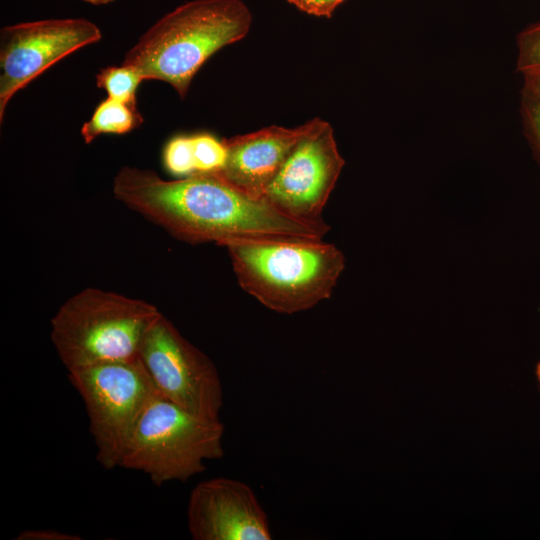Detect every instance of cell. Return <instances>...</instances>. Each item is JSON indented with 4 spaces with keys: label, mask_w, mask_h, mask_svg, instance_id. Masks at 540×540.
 Returning <instances> with one entry per match:
<instances>
[{
    "label": "cell",
    "mask_w": 540,
    "mask_h": 540,
    "mask_svg": "<svg viewBox=\"0 0 540 540\" xmlns=\"http://www.w3.org/2000/svg\"><path fill=\"white\" fill-rule=\"evenodd\" d=\"M192 136L195 173L219 172L226 161V147L223 140L210 133H197Z\"/></svg>",
    "instance_id": "obj_14"
},
{
    "label": "cell",
    "mask_w": 540,
    "mask_h": 540,
    "mask_svg": "<svg viewBox=\"0 0 540 540\" xmlns=\"http://www.w3.org/2000/svg\"><path fill=\"white\" fill-rule=\"evenodd\" d=\"M226 248L240 287L282 314L308 310L330 298L345 257L323 239L242 238Z\"/></svg>",
    "instance_id": "obj_2"
},
{
    "label": "cell",
    "mask_w": 540,
    "mask_h": 540,
    "mask_svg": "<svg viewBox=\"0 0 540 540\" xmlns=\"http://www.w3.org/2000/svg\"><path fill=\"white\" fill-rule=\"evenodd\" d=\"M344 0H297L295 6L310 15L330 17Z\"/></svg>",
    "instance_id": "obj_18"
},
{
    "label": "cell",
    "mask_w": 540,
    "mask_h": 540,
    "mask_svg": "<svg viewBox=\"0 0 540 540\" xmlns=\"http://www.w3.org/2000/svg\"><path fill=\"white\" fill-rule=\"evenodd\" d=\"M187 526L194 540H270L268 517L252 488L217 477L197 484L187 505Z\"/></svg>",
    "instance_id": "obj_10"
},
{
    "label": "cell",
    "mask_w": 540,
    "mask_h": 540,
    "mask_svg": "<svg viewBox=\"0 0 540 540\" xmlns=\"http://www.w3.org/2000/svg\"><path fill=\"white\" fill-rule=\"evenodd\" d=\"M517 46V70L522 74L540 71V21L520 32Z\"/></svg>",
    "instance_id": "obj_16"
},
{
    "label": "cell",
    "mask_w": 540,
    "mask_h": 540,
    "mask_svg": "<svg viewBox=\"0 0 540 540\" xmlns=\"http://www.w3.org/2000/svg\"><path fill=\"white\" fill-rule=\"evenodd\" d=\"M520 113L524 133L540 164V101L522 92Z\"/></svg>",
    "instance_id": "obj_17"
},
{
    "label": "cell",
    "mask_w": 540,
    "mask_h": 540,
    "mask_svg": "<svg viewBox=\"0 0 540 540\" xmlns=\"http://www.w3.org/2000/svg\"><path fill=\"white\" fill-rule=\"evenodd\" d=\"M162 315L141 299L86 288L51 319V341L67 371L139 357L143 339Z\"/></svg>",
    "instance_id": "obj_4"
},
{
    "label": "cell",
    "mask_w": 540,
    "mask_h": 540,
    "mask_svg": "<svg viewBox=\"0 0 540 540\" xmlns=\"http://www.w3.org/2000/svg\"><path fill=\"white\" fill-rule=\"evenodd\" d=\"M115 198L169 234L191 244L242 238L323 239L325 221H302L251 195L217 172L164 180L149 169L124 166Z\"/></svg>",
    "instance_id": "obj_1"
},
{
    "label": "cell",
    "mask_w": 540,
    "mask_h": 540,
    "mask_svg": "<svg viewBox=\"0 0 540 540\" xmlns=\"http://www.w3.org/2000/svg\"><path fill=\"white\" fill-rule=\"evenodd\" d=\"M16 540H81L79 535L67 534L54 529H31L20 532Z\"/></svg>",
    "instance_id": "obj_19"
},
{
    "label": "cell",
    "mask_w": 540,
    "mask_h": 540,
    "mask_svg": "<svg viewBox=\"0 0 540 540\" xmlns=\"http://www.w3.org/2000/svg\"><path fill=\"white\" fill-rule=\"evenodd\" d=\"M99 27L84 18L45 19L5 26L0 32V122L8 102L67 55L99 41Z\"/></svg>",
    "instance_id": "obj_8"
},
{
    "label": "cell",
    "mask_w": 540,
    "mask_h": 540,
    "mask_svg": "<svg viewBox=\"0 0 540 540\" xmlns=\"http://www.w3.org/2000/svg\"><path fill=\"white\" fill-rule=\"evenodd\" d=\"M143 123L137 105L107 97L95 108L91 118L80 130L85 143H91L102 134H125Z\"/></svg>",
    "instance_id": "obj_12"
},
{
    "label": "cell",
    "mask_w": 540,
    "mask_h": 540,
    "mask_svg": "<svg viewBox=\"0 0 540 540\" xmlns=\"http://www.w3.org/2000/svg\"><path fill=\"white\" fill-rule=\"evenodd\" d=\"M344 164L332 126L317 118L314 127L292 150L262 197L293 218L324 221L323 209Z\"/></svg>",
    "instance_id": "obj_9"
},
{
    "label": "cell",
    "mask_w": 540,
    "mask_h": 540,
    "mask_svg": "<svg viewBox=\"0 0 540 540\" xmlns=\"http://www.w3.org/2000/svg\"><path fill=\"white\" fill-rule=\"evenodd\" d=\"M287 1L294 5L297 0H287Z\"/></svg>",
    "instance_id": "obj_23"
},
{
    "label": "cell",
    "mask_w": 540,
    "mask_h": 540,
    "mask_svg": "<svg viewBox=\"0 0 540 540\" xmlns=\"http://www.w3.org/2000/svg\"><path fill=\"white\" fill-rule=\"evenodd\" d=\"M252 14L242 0H193L165 14L126 52L122 64L144 80L171 85L183 99L201 66L244 38Z\"/></svg>",
    "instance_id": "obj_3"
},
{
    "label": "cell",
    "mask_w": 540,
    "mask_h": 540,
    "mask_svg": "<svg viewBox=\"0 0 540 540\" xmlns=\"http://www.w3.org/2000/svg\"><path fill=\"white\" fill-rule=\"evenodd\" d=\"M139 358L159 395L199 417L220 419L223 389L216 366L163 314L146 333Z\"/></svg>",
    "instance_id": "obj_7"
},
{
    "label": "cell",
    "mask_w": 540,
    "mask_h": 540,
    "mask_svg": "<svg viewBox=\"0 0 540 540\" xmlns=\"http://www.w3.org/2000/svg\"><path fill=\"white\" fill-rule=\"evenodd\" d=\"M89 418L90 433L101 466H119L134 429L156 393L150 375L138 357L100 363L68 372Z\"/></svg>",
    "instance_id": "obj_6"
},
{
    "label": "cell",
    "mask_w": 540,
    "mask_h": 540,
    "mask_svg": "<svg viewBox=\"0 0 540 540\" xmlns=\"http://www.w3.org/2000/svg\"><path fill=\"white\" fill-rule=\"evenodd\" d=\"M524 75L522 92L540 101V71H534Z\"/></svg>",
    "instance_id": "obj_20"
},
{
    "label": "cell",
    "mask_w": 540,
    "mask_h": 540,
    "mask_svg": "<svg viewBox=\"0 0 540 540\" xmlns=\"http://www.w3.org/2000/svg\"><path fill=\"white\" fill-rule=\"evenodd\" d=\"M142 81L135 69L123 64L105 67L96 75L97 87L105 90L109 98L130 105H137L136 91Z\"/></svg>",
    "instance_id": "obj_13"
},
{
    "label": "cell",
    "mask_w": 540,
    "mask_h": 540,
    "mask_svg": "<svg viewBox=\"0 0 540 540\" xmlns=\"http://www.w3.org/2000/svg\"><path fill=\"white\" fill-rule=\"evenodd\" d=\"M536 377H537L539 387H540V362L536 366Z\"/></svg>",
    "instance_id": "obj_22"
},
{
    "label": "cell",
    "mask_w": 540,
    "mask_h": 540,
    "mask_svg": "<svg viewBox=\"0 0 540 540\" xmlns=\"http://www.w3.org/2000/svg\"><path fill=\"white\" fill-rule=\"evenodd\" d=\"M224 425L199 417L157 392L143 411L119 466L149 476L158 486L185 482L202 473L207 460L220 459Z\"/></svg>",
    "instance_id": "obj_5"
},
{
    "label": "cell",
    "mask_w": 540,
    "mask_h": 540,
    "mask_svg": "<svg viewBox=\"0 0 540 540\" xmlns=\"http://www.w3.org/2000/svg\"><path fill=\"white\" fill-rule=\"evenodd\" d=\"M164 167L176 176H189L196 172L192 136L178 135L164 146Z\"/></svg>",
    "instance_id": "obj_15"
},
{
    "label": "cell",
    "mask_w": 540,
    "mask_h": 540,
    "mask_svg": "<svg viewBox=\"0 0 540 540\" xmlns=\"http://www.w3.org/2000/svg\"><path fill=\"white\" fill-rule=\"evenodd\" d=\"M317 117L295 128L272 125L223 139L226 161L217 172L243 191L262 197L280 168L316 123Z\"/></svg>",
    "instance_id": "obj_11"
},
{
    "label": "cell",
    "mask_w": 540,
    "mask_h": 540,
    "mask_svg": "<svg viewBox=\"0 0 540 540\" xmlns=\"http://www.w3.org/2000/svg\"><path fill=\"white\" fill-rule=\"evenodd\" d=\"M94 5H104L113 2L114 0H81Z\"/></svg>",
    "instance_id": "obj_21"
}]
</instances>
